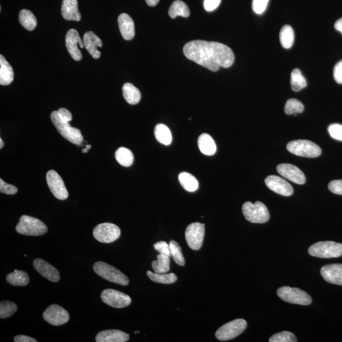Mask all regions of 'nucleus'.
Wrapping results in <instances>:
<instances>
[{
	"instance_id": "nucleus-1",
	"label": "nucleus",
	"mask_w": 342,
	"mask_h": 342,
	"mask_svg": "<svg viewBox=\"0 0 342 342\" xmlns=\"http://www.w3.org/2000/svg\"><path fill=\"white\" fill-rule=\"evenodd\" d=\"M183 53L188 59L214 72L220 67L228 68L235 61L231 48L218 42L192 41L185 45Z\"/></svg>"
},
{
	"instance_id": "nucleus-2",
	"label": "nucleus",
	"mask_w": 342,
	"mask_h": 342,
	"mask_svg": "<svg viewBox=\"0 0 342 342\" xmlns=\"http://www.w3.org/2000/svg\"><path fill=\"white\" fill-rule=\"evenodd\" d=\"M52 123L56 127L57 131L65 139L72 143L80 145L83 140L80 130L72 127L69 122L66 121L60 117L58 111H54L51 114Z\"/></svg>"
},
{
	"instance_id": "nucleus-3",
	"label": "nucleus",
	"mask_w": 342,
	"mask_h": 342,
	"mask_svg": "<svg viewBox=\"0 0 342 342\" xmlns=\"http://www.w3.org/2000/svg\"><path fill=\"white\" fill-rule=\"evenodd\" d=\"M308 252L319 258H337L342 255V244L331 241L317 242L309 248Z\"/></svg>"
},
{
	"instance_id": "nucleus-4",
	"label": "nucleus",
	"mask_w": 342,
	"mask_h": 342,
	"mask_svg": "<svg viewBox=\"0 0 342 342\" xmlns=\"http://www.w3.org/2000/svg\"><path fill=\"white\" fill-rule=\"evenodd\" d=\"M16 231L19 234L36 237L46 234L48 228L39 219L24 215L21 216L19 219V223L16 226Z\"/></svg>"
},
{
	"instance_id": "nucleus-5",
	"label": "nucleus",
	"mask_w": 342,
	"mask_h": 342,
	"mask_svg": "<svg viewBox=\"0 0 342 342\" xmlns=\"http://www.w3.org/2000/svg\"><path fill=\"white\" fill-rule=\"evenodd\" d=\"M242 212L245 219L252 223H266L270 218L267 207L259 201L255 204L245 202L242 206Z\"/></svg>"
},
{
	"instance_id": "nucleus-6",
	"label": "nucleus",
	"mask_w": 342,
	"mask_h": 342,
	"mask_svg": "<svg viewBox=\"0 0 342 342\" xmlns=\"http://www.w3.org/2000/svg\"><path fill=\"white\" fill-rule=\"evenodd\" d=\"M286 148L293 155L303 157L315 158L321 154V149L317 144L305 139L289 142Z\"/></svg>"
},
{
	"instance_id": "nucleus-7",
	"label": "nucleus",
	"mask_w": 342,
	"mask_h": 342,
	"mask_svg": "<svg viewBox=\"0 0 342 342\" xmlns=\"http://www.w3.org/2000/svg\"><path fill=\"white\" fill-rule=\"evenodd\" d=\"M93 269L98 276L110 281V282L123 286H126L129 283L128 278L124 274L120 271L119 269L105 263V262H96L94 264Z\"/></svg>"
},
{
	"instance_id": "nucleus-8",
	"label": "nucleus",
	"mask_w": 342,
	"mask_h": 342,
	"mask_svg": "<svg viewBox=\"0 0 342 342\" xmlns=\"http://www.w3.org/2000/svg\"><path fill=\"white\" fill-rule=\"evenodd\" d=\"M277 295L285 302L302 305H308L312 302V298L305 291L297 288L283 286L277 290Z\"/></svg>"
},
{
	"instance_id": "nucleus-9",
	"label": "nucleus",
	"mask_w": 342,
	"mask_h": 342,
	"mask_svg": "<svg viewBox=\"0 0 342 342\" xmlns=\"http://www.w3.org/2000/svg\"><path fill=\"white\" fill-rule=\"evenodd\" d=\"M247 326L245 319H237L228 322L219 327L216 332V338L220 341H228L239 336Z\"/></svg>"
},
{
	"instance_id": "nucleus-10",
	"label": "nucleus",
	"mask_w": 342,
	"mask_h": 342,
	"mask_svg": "<svg viewBox=\"0 0 342 342\" xmlns=\"http://www.w3.org/2000/svg\"><path fill=\"white\" fill-rule=\"evenodd\" d=\"M120 228L112 223H105L96 226L93 230V237L98 242L110 243L115 242L120 236Z\"/></svg>"
},
{
	"instance_id": "nucleus-11",
	"label": "nucleus",
	"mask_w": 342,
	"mask_h": 342,
	"mask_svg": "<svg viewBox=\"0 0 342 342\" xmlns=\"http://www.w3.org/2000/svg\"><path fill=\"white\" fill-rule=\"evenodd\" d=\"M205 225L200 223L190 224L185 231V238L190 249L199 250L203 244Z\"/></svg>"
},
{
	"instance_id": "nucleus-12",
	"label": "nucleus",
	"mask_w": 342,
	"mask_h": 342,
	"mask_svg": "<svg viewBox=\"0 0 342 342\" xmlns=\"http://www.w3.org/2000/svg\"><path fill=\"white\" fill-rule=\"evenodd\" d=\"M101 298L106 304L117 309L126 307L131 303V298L129 295L114 289L103 290L101 293Z\"/></svg>"
},
{
	"instance_id": "nucleus-13",
	"label": "nucleus",
	"mask_w": 342,
	"mask_h": 342,
	"mask_svg": "<svg viewBox=\"0 0 342 342\" xmlns=\"http://www.w3.org/2000/svg\"><path fill=\"white\" fill-rule=\"evenodd\" d=\"M47 181L50 191L57 199L64 201L68 198L69 192L65 186L64 181L56 171L54 170L48 171L47 174Z\"/></svg>"
},
{
	"instance_id": "nucleus-14",
	"label": "nucleus",
	"mask_w": 342,
	"mask_h": 342,
	"mask_svg": "<svg viewBox=\"0 0 342 342\" xmlns=\"http://www.w3.org/2000/svg\"><path fill=\"white\" fill-rule=\"evenodd\" d=\"M43 317L46 321L54 326L66 324L70 318L69 312L63 307L56 304L48 307L43 312Z\"/></svg>"
},
{
	"instance_id": "nucleus-15",
	"label": "nucleus",
	"mask_w": 342,
	"mask_h": 342,
	"mask_svg": "<svg viewBox=\"0 0 342 342\" xmlns=\"http://www.w3.org/2000/svg\"><path fill=\"white\" fill-rule=\"evenodd\" d=\"M66 45L67 51L69 52L72 59L76 61H80L83 58V55L80 50L79 49L78 46L81 48H83L84 46L78 31L71 29L67 32L66 36Z\"/></svg>"
},
{
	"instance_id": "nucleus-16",
	"label": "nucleus",
	"mask_w": 342,
	"mask_h": 342,
	"mask_svg": "<svg viewBox=\"0 0 342 342\" xmlns=\"http://www.w3.org/2000/svg\"><path fill=\"white\" fill-rule=\"evenodd\" d=\"M265 183L268 189L282 196L289 197L293 194L290 183L278 176H269L265 180Z\"/></svg>"
},
{
	"instance_id": "nucleus-17",
	"label": "nucleus",
	"mask_w": 342,
	"mask_h": 342,
	"mask_svg": "<svg viewBox=\"0 0 342 342\" xmlns=\"http://www.w3.org/2000/svg\"><path fill=\"white\" fill-rule=\"evenodd\" d=\"M277 171L279 175L296 184L303 185L306 182L302 171L294 165L281 163L277 166Z\"/></svg>"
},
{
	"instance_id": "nucleus-18",
	"label": "nucleus",
	"mask_w": 342,
	"mask_h": 342,
	"mask_svg": "<svg viewBox=\"0 0 342 342\" xmlns=\"http://www.w3.org/2000/svg\"><path fill=\"white\" fill-rule=\"evenodd\" d=\"M36 270L41 275L52 282H58L60 280V273L55 267L42 259H36L33 262Z\"/></svg>"
},
{
	"instance_id": "nucleus-19",
	"label": "nucleus",
	"mask_w": 342,
	"mask_h": 342,
	"mask_svg": "<svg viewBox=\"0 0 342 342\" xmlns=\"http://www.w3.org/2000/svg\"><path fill=\"white\" fill-rule=\"evenodd\" d=\"M321 274L327 282L342 285V264H331L322 267Z\"/></svg>"
},
{
	"instance_id": "nucleus-20",
	"label": "nucleus",
	"mask_w": 342,
	"mask_h": 342,
	"mask_svg": "<svg viewBox=\"0 0 342 342\" xmlns=\"http://www.w3.org/2000/svg\"><path fill=\"white\" fill-rule=\"evenodd\" d=\"M84 47L90 53L94 59H98L101 56V52L98 51V47H102L103 43L102 40L92 31L84 34L83 37Z\"/></svg>"
},
{
	"instance_id": "nucleus-21",
	"label": "nucleus",
	"mask_w": 342,
	"mask_h": 342,
	"mask_svg": "<svg viewBox=\"0 0 342 342\" xmlns=\"http://www.w3.org/2000/svg\"><path fill=\"white\" fill-rule=\"evenodd\" d=\"M120 33L124 40H131L135 35V28L132 18L128 14H122L118 18Z\"/></svg>"
},
{
	"instance_id": "nucleus-22",
	"label": "nucleus",
	"mask_w": 342,
	"mask_h": 342,
	"mask_svg": "<svg viewBox=\"0 0 342 342\" xmlns=\"http://www.w3.org/2000/svg\"><path fill=\"white\" fill-rule=\"evenodd\" d=\"M129 338V334L124 331L108 329L98 333L95 339L97 342H126Z\"/></svg>"
},
{
	"instance_id": "nucleus-23",
	"label": "nucleus",
	"mask_w": 342,
	"mask_h": 342,
	"mask_svg": "<svg viewBox=\"0 0 342 342\" xmlns=\"http://www.w3.org/2000/svg\"><path fill=\"white\" fill-rule=\"evenodd\" d=\"M62 15L67 21H79L81 16L78 10V0H63Z\"/></svg>"
},
{
	"instance_id": "nucleus-24",
	"label": "nucleus",
	"mask_w": 342,
	"mask_h": 342,
	"mask_svg": "<svg viewBox=\"0 0 342 342\" xmlns=\"http://www.w3.org/2000/svg\"><path fill=\"white\" fill-rule=\"evenodd\" d=\"M14 78L13 68L3 55H0V84L9 85L13 82Z\"/></svg>"
},
{
	"instance_id": "nucleus-25",
	"label": "nucleus",
	"mask_w": 342,
	"mask_h": 342,
	"mask_svg": "<svg viewBox=\"0 0 342 342\" xmlns=\"http://www.w3.org/2000/svg\"><path fill=\"white\" fill-rule=\"evenodd\" d=\"M198 146L200 150L204 155L211 156L216 152L217 146L215 141L208 134H202L199 136Z\"/></svg>"
},
{
	"instance_id": "nucleus-26",
	"label": "nucleus",
	"mask_w": 342,
	"mask_h": 342,
	"mask_svg": "<svg viewBox=\"0 0 342 342\" xmlns=\"http://www.w3.org/2000/svg\"><path fill=\"white\" fill-rule=\"evenodd\" d=\"M122 93L124 99L129 104L136 105L140 102L141 97L140 91L131 83H127L124 84Z\"/></svg>"
},
{
	"instance_id": "nucleus-27",
	"label": "nucleus",
	"mask_w": 342,
	"mask_h": 342,
	"mask_svg": "<svg viewBox=\"0 0 342 342\" xmlns=\"http://www.w3.org/2000/svg\"><path fill=\"white\" fill-rule=\"evenodd\" d=\"M7 281L13 286H23L28 285L30 282V277L28 274L23 271H18L16 269L13 273L7 276Z\"/></svg>"
},
{
	"instance_id": "nucleus-28",
	"label": "nucleus",
	"mask_w": 342,
	"mask_h": 342,
	"mask_svg": "<svg viewBox=\"0 0 342 342\" xmlns=\"http://www.w3.org/2000/svg\"><path fill=\"white\" fill-rule=\"evenodd\" d=\"M190 14L189 7L185 2L181 1V0H177V1L173 2L169 10H168V15L172 19H175L178 16H182L183 18H189Z\"/></svg>"
},
{
	"instance_id": "nucleus-29",
	"label": "nucleus",
	"mask_w": 342,
	"mask_h": 342,
	"mask_svg": "<svg viewBox=\"0 0 342 342\" xmlns=\"http://www.w3.org/2000/svg\"><path fill=\"white\" fill-rule=\"evenodd\" d=\"M19 21L26 30L33 31L37 26V20L35 15L30 11L23 9L19 13Z\"/></svg>"
},
{
	"instance_id": "nucleus-30",
	"label": "nucleus",
	"mask_w": 342,
	"mask_h": 342,
	"mask_svg": "<svg viewBox=\"0 0 342 342\" xmlns=\"http://www.w3.org/2000/svg\"><path fill=\"white\" fill-rule=\"evenodd\" d=\"M155 138L161 144L169 145L172 142V134L167 126L162 124H158L155 127L154 131Z\"/></svg>"
},
{
	"instance_id": "nucleus-31",
	"label": "nucleus",
	"mask_w": 342,
	"mask_h": 342,
	"mask_svg": "<svg viewBox=\"0 0 342 342\" xmlns=\"http://www.w3.org/2000/svg\"><path fill=\"white\" fill-rule=\"evenodd\" d=\"M179 181L183 189L188 192H194L199 188L198 181L189 173L183 172L179 175Z\"/></svg>"
},
{
	"instance_id": "nucleus-32",
	"label": "nucleus",
	"mask_w": 342,
	"mask_h": 342,
	"mask_svg": "<svg viewBox=\"0 0 342 342\" xmlns=\"http://www.w3.org/2000/svg\"><path fill=\"white\" fill-rule=\"evenodd\" d=\"M115 159L119 164L129 167L134 162V155L131 151L126 148L120 147L115 153Z\"/></svg>"
},
{
	"instance_id": "nucleus-33",
	"label": "nucleus",
	"mask_w": 342,
	"mask_h": 342,
	"mask_svg": "<svg viewBox=\"0 0 342 342\" xmlns=\"http://www.w3.org/2000/svg\"><path fill=\"white\" fill-rule=\"evenodd\" d=\"M294 32L291 26L286 25L281 28L279 34V40L281 45L285 49H289L294 43Z\"/></svg>"
},
{
	"instance_id": "nucleus-34",
	"label": "nucleus",
	"mask_w": 342,
	"mask_h": 342,
	"mask_svg": "<svg viewBox=\"0 0 342 342\" xmlns=\"http://www.w3.org/2000/svg\"><path fill=\"white\" fill-rule=\"evenodd\" d=\"M157 260L153 261L151 266L154 273H166L170 270V257L167 255L159 254L156 256Z\"/></svg>"
},
{
	"instance_id": "nucleus-35",
	"label": "nucleus",
	"mask_w": 342,
	"mask_h": 342,
	"mask_svg": "<svg viewBox=\"0 0 342 342\" xmlns=\"http://www.w3.org/2000/svg\"><path fill=\"white\" fill-rule=\"evenodd\" d=\"M291 87L293 91L298 92L307 86V81L298 69L293 70L291 73Z\"/></svg>"
},
{
	"instance_id": "nucleus-36",
	"label": "nucleus",
	"mask_w": 342,
	"mask_h": 342,
	"mask_svg": "<svg viewBox=\"0 0 342 342\" xmlns=\"http://www.w3.org/2000/svg\"><path fill=\"white\" fill-rule=\"evenodd\" d=\"M146 274L151 281L158 283L172 284L175 283L178 279V277L175 273H156L148 271Z\"/></svg>"
},
{
	"instance_id": "nucleus-37",
	"label": "nucleus",
	"mask_w": 342,
	"mask_h": 342,
	"mask_svg": "<svg viewBox=\"0 0 342 342\" xmlns=\"http://www.w3.org/2000/svg\"><path fill=\"white\" fill-rule=\"evenodd\" d=\"M303 110H304V106L303 103L295 98L288 100L285 106V112L287 115H297V114L302 113Z\"/></svg>"
},
{
	"instance_id": "nucleus-38",
	"label": "nucleus",
	"mask_w": 342,
	"mask_h": 342,
	"mask_svg": "<svg viewBox=\"0 0 342 342\" xmlns=\"http://www.w3.org/2000/svg\"><path fill=\"white\" fill-rule=\"evenodd\" d=\"M171 256L175 262L179 266H183L185 264L184 257H183L182 248L176 241H170L169 243Z\"/></svg>"
},
{
	"instance_id": "nucleus-39",
	"label": "nucleus",
	"mask_w": 342,
	"mask_h": 342,
	"mask_svg": "<svg viewBox=\"0 0 342 342\" xmlns=\"http://www.w3.org/2000/svg\"><path fill=\"white\" fill-rule=\"evenodd\" d=\"M18 310L15 303L10 301H2L0 303V318L6 319L12 316Z\"/></svg>"
},
{
	"instance_id": "nucleus-40",
	"label": "nucleus",
	"mask_w": 342,
	"mask_h": 342,
	"mask_svg": "<svg viewBox=\"0 0 342 342\" xmlns=\"http://www.w3.org/2000/svg\"><path fill=\"white\" fill-rule=\"evenodd\" d=\"M269 342H296L297 339L291 332L284 331L273 334L269 339Z\"/></svg>"
},
{
	"instance_id": "nucleus-41",
	"label": "nucleus",
	"mask_w": 342,
	"mask_h": 342,
	"mask_svg": "<svg viewBox=\"0 0 342 342\" xmlns=\"http://www.w3.org/2000/svg\"><path fill=\"white\" fill-rule=\"evenodd\" d=\"M269 0H253L252 1V10L255 14H263L266 11L267 5H268Z\"/></svg>"
},
{
	"instance_id": "nucleus-42",
	"label": "nucleus",
	"mask_w": 342,
	"mask_h": 342,
	"mask_svg": "<svg viewBox=\"0 0 342 342\" xmlns=\"http://www.w3.org/2000/svg\"><path fill=\"white\" fill-rule=\"evenodd\" d=\"M328 132L332 138L342 141V126L339 124H332L328 127Z\"/></svg>"
},
{
	"instance_id": "nucleus-43",
	"label": "nucleus",
	"mask_w": 342,
	"mask_h": 342,
	"mask_svg": "<svg viewBox=\"0 0 342 342\" xmlns=\"http://www.w3.org/2000/svg\"><path fill=\"white\" fill-rule=\"evenodd\" d=\"M154 249L160 253L161 254L167 255L168 257L171 256L169 244L167 242L160 241V242H156L153 245Z\"/></svg>"
},
{
	"instance_id": "nucleus-44",
	"label": "nucleus",
	"mask_w": 342,
	"mask_h": 342,
	"mask_svg": "<svg viewBox=\"0 0 342 342\" xmlns=\"http://www.w3.org/2000/svg\"><path fill=\"white\" fill-rule=\"evenodd\" d=\"M18 189L14 185L7 184L2 179H0V192L7 195H15Z\"/></svg>"
},
{
	"instance_id": "nucleus-45",
	"label": "nucleus",
	"mask_w": 342,
	"mask_h": 342,
	"mask_svg": "<svg viewBox=\"0 0 342 342\" xmlns=\"http://www.w3.org/2000/svg\"><path fill=\"white\" fill-rule=\"evenodd\" d=\"M328 189L333 194L342 195V180L332 181L329 183Z\"/></svg>"
},
{
	"instance_id": "nucleus-46",
	"label": "nucleus",
	"mask_w": 342,
	"mask_h": 342,
	"mask_svg": "<svg viewBox=\"0 0 342 342\" xmlns=\"http://www.w3.org/2000/svg\"><path fill=\"white\" fill-rule=\"evenodd\" d=\"M221 0H204V7L207 12H213L218 8Z\"/></svg>"
},
{
	"instance_id": "nucleus-47",
	"label": "nucleus",
	"mask_w": 342,
	"mask_h": 342,
	"mask_svg": "<svg viewBox=\"0 0 342 342\" xmlns=\"http://www.w3.org/2000/svg\"><path fill=\"white\" fill-rule=\"evenodd\" d=\"M333 77L337 83L342 84V60L334 66Z\"/></svg>"
},
{
	"instance_id": "nucleus-48",
	"label": "nucleus",
	"mask_w": 342,
	"mask_h": 342,
	"mask_svg": "<svg viewBox=\"0 0 342 342\" xmlns=\"http://www.w3.org/2000/svg\"><path fill=\"white\" fill-rule=\"evenodd\" d=\"M60 117L62 119L66 120L67 122L71 121L72 119V115L71 112L69 110L66 109L65 108H60L59 110H58Z\"/></svg>"
},
{
	"instance_id": "nucleus-49",
	"label": "nucleus",
	"mask_w": 342,
	"mask_h": 342,
	"mask_svg": "<svg viewBox=\"0 0 342 342\" xmlns=\"http://www.w3.org/2000/svg\"><path fill=\"white\" fill-rule=\"evenodd\" d=\"M14 341L16 342H36V339L31 338L30 336L26 335H18L14 338Z\"/></svg>"
},
{
	"instance_id": "nucleus-50",
	"label": "nucleus",
	"mask_w": 342,
	"mask_h": 342,
	"mask_svg": "<svg viewBox=\"0 0 342 342\" xmlns=\"http://www.w3.org/2000/svg\"><path fill=\"white\" fill-rule=\"evenodd\" d=\"M334 28L342 34V18L338 19L334 24Z\"/></svg>"
},
{
	"instance_id": "nucleus-51",
	"label": "nucleus",
	"mask_w": 342,
	"mask_h": 342,
	"mask_svg": "<svg viewBox=\"0 0 342 342\" xmlns=\"http://www.w3.org/2000/svg\"><path fill=\"white\" fill-rule=\"evenodd\" d=\"M148 6L155 7L158 4L160 0H145Z\"/></svg>"
},
{
	"instance_id": "nucleus-52",
	"label": "nucleus",
	"mask_w": 342,
	"mask_h": 342,
	"mask_svg": "<svg viewBox=\"0 0 342 342\" xmlns=\"http://www.w3.org/2000/svg\"><path fill=\"white\" fill-rule=\"evenodd\" d=\"M4 146V142L2 140V139H0V148H3Z\"/></svg>"
},
{
	"instance_id": "nucleus-53",
	"label": "nucleus",
	"mask_w": 342,
	"mask_h": 342,
	"mask_svg": "<svg viewBox=\"0 0 342 342\" xmlns=\"http://www.w3.org/2000/svg\"><path fill=\"white\" fill-rule=\"evenodd\" d=\"M88 151H89L88 149L87 148H86L85 149H83V153H87Z\"/></svg>"
},
{
	"instance_id": "nucleus-54",
	"label": "nucleus",
	"mask_w": 342,
	"mask_h": 342,
	"mask_svg": "<svg viewBox=\"0 0 342 342\" xmlns=\"http://www.w3.org/2000/svg\"><path fill=\"white\" fill-rule=\"evenodd\" d=\"M138 333H139V331L134 332V333H136V334Z\"/></svg>"
}]
</instances>
